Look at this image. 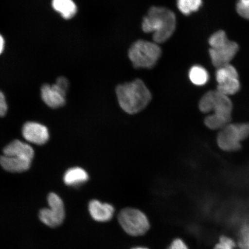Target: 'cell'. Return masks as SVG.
Masks as SVG:
<instances>
[{
	"instance_id": "8",
	"label": "cell",
	"mask_w": 249,
	"mask_h": 249,
	"mask_svg": "<svg viewBox=\"0 0 249 249\" xmlns=\"http://www.w3.org/2000/svg\"><path fill=\"white\" fill-rule=\"evenodd\" d=\"M22 135L27 142L36 145L45 144L49 139L47 127L35 122H28L24 124Z\"/></svg>"
},
{
	"instance_id": "27",
	"label": "cell",
	"mask_w": 249,
	"mask_h": 249,
	"mask_svg": "<svg viewBox=\"0 0 249 249\" xmlns=\"http://www.w3.org/2000/svg\"><path fill=\"white\" fill-rule=\"evenodd\" d=\"M167 249H189V248L182 239H176Z\"/></svg>"
},
{
	"instance_id": "22",
	"label": "cell",
	"mask_w": 249,
	"mask_h": 249,
	"mask_svg": "<svg viewBox=\"0 0 249 249\" xmlns=\"http://www.w3.org/2000/svg\"><path fill=\"white\" fill-rule=\"evenodd\" d=\"M236 244L240 249H249V224L245 223L241 227Z\"/></svg>"
},
{
	"instance_id": "25",
	"label": "cell",
	"mask_w": 249,
	"mask_h": 249,
	"mask_svg": "<svg viewBox=\"0 0 249 249\" xmlns=\"http://www.w3.org/2000/svg\"><path fill=\"white\" fill-rule=\"evenodd\" d=\"M236 11L241 17L249 20V4L243 5L238 2L236 4Z\"/></svg>"
},
{
	"instance_id": "21",
	"label": "cell",
	"mask_w": 249,
	"mask_h": 249,
	"mask_svg": "<svg viewBox=\"0 0 249 249\" xmlns=\"http://www.w3.org/2000/svg\"><path fill=\"white\" fill-rule=\"evenodd\" d=\"M201 5L202 0H177V7L185 15L197 11Z\"/></svg>"
},
{
	"instance_id": "6",
	"label": "cell",
	"mask_w": 249,
	"mask_h": 249,
	"mask_svg": "<svg viewBox=\"0 0 249 249\" xmlns=\"http://www.w3.org/2000/svg\"><path fill=\"white\" fill-rule=\"evenodd\" d=\"M48 202L49 208H43L39 211V218L46 226L55 228L64 222L65 217L64 202L54 193L49 195Z\"/></svg>"
},
{
	"instance_id": "9",
	"label": "cell",
	"mask_w": 249,
	"mask_h": 249,
	"mask_svg": "<svg viewBox=\"0 0 249 249\" xmlns=\"http://www.w3.org/2000/svg\"><path fill=\"white\" fill-rule=\"evenodd\" d=\"M67 91L56 84L52 86L44 85L41 88V97L45 104L53 108H57L65 104Z\"/></svg>"
},
{
	"instance_id": "16",
	"label": "cell",
	"mask_w": 249,
	"mask_h": 249,
	"mask_svg": "<svg viewBox=\"0 0 249 249\" xmlns=\"http://www.w3.org/2000/svg\"><path fill=\"white\" fill-rule=\"evenodd\" d=\"M231 122L227 118L213 113L208 114L204 120V124L208 129L218 132Z\"/></svg>"
},
{
	"instance_id": "5",
	"label": "cell",
	"mask_w": 249,
	"mask_h": 249,
	"mask_svg": "<svg viewBox=\"0 0 249 249\" xmlns=\"http://www.w3.org/2000/svg\"><path fill=\"white\" fill-rule=\"evenodd\" d=\"M118 220L124 231L133 236L145 234L150 227L147 216L135 208H126L121 210Z\"/></svg>"
},
{
	"instance_id": "4",
	"label": "cell",
	"mask_w": 249,
	"mask_h": 249,
	"mask_svg": "<svg viewBox=\"0 0 249 249\" xmlns=\"http://www.w3.org/2000/svg\"><path fill=\"white\" fill-rule=\"evenodd\" d=\"M161 54V49L158 43L139 40L130 47L128 55L135 68L150 69L157 64Z\"/></svg>"
},
{
	"instance_id": "11",
	"label": "cell",
	"mask_w": 249,
	"mask_h": 249,
	"mask_svg": "<svg viewBox=\"0 0 249 249\" xmlns=\"http://www.w3.org/2000/svg\"><path fill=\"white\" fill-rule=\"evenodd\" d=\"M3 155L32 160L34 151L32 147L27 143L15 140L3 149Z\"/></svg>"
},
{
	"instance_id": "31",
	"label": "cell",
	"mask_w": 249,
	"mask_h": 249,
	"mask_svg": "<svg viewBox=\"0 0 249 249\" xmlns=\"http://www.w3.org/2000/svg\"><path fill=\"white\" fill-rule=\"evenodd\" d=\"M132 249H148L144 248V247H137V248H133Z\"/></svg>"
},
{
	"instance_id": "18",
	"label": "cell",
	"mask_w": 249,
	"mask_h": 249,
	"mask_svg": "<svg viewBox=\"0 0 249 249\" xmlns=\"http://www.w3.org/2000/svg\"><path fill=\"white\" fill-rule=\"evenodd\" d=\"M241 89V84L238 78H233L217 85L216 90L222 94L230 96L236 94Z\"/></svg>"
},
{
	"instance_id": "7",
	"label": "cell",
	"mask_w": 249,
	"mask_h": 249,
	"mask_svg": "<svg viewBox=\"0 0 249 249\" xmlns=\"http://www.w3.org/2000/svg\"><path fill=\"white\" fill-rule=\"evenodd\" d=\"M238 50L237 43L230 40L222 45L210 48L209 53L212 63L217 69L229 64L237 53Z\"/></svg>"
},
{
	"instance_id": "20",
	"label": "cell",
	"mask_w": 249,
	"mask_h": 249,
	"mask_svg": "<svg viewBox=\"0 0 249 249\" xmlns=\"http://www.w3.org/2000/svg\"><path fill=\"white\" fill-rule=\"evenodd\" d=\"M233 78H238L237 71L234 67L229 64L225 66L217 68L216 73V79L218 85L222 84L226 80Z\"/></svg>"
},
{
	"instance_id": "24",
	"label": "cell",
	"mask_w": 249,
	"mask_h": 249,
	"mask_svg": "<svg viewBox=\"0 0 249 249\" xmlns=\"http://www.w3.org/2000/svg\"><path fill=\"white\" fill-rule=\"evenodd\" d=\"M229 39L227 38V35L225 31L220 30L214 33L209 39V44L211 48H216L224 44L228 41Z\"/></svg>"
},
{
	"instance_id": "23",
	"label": "cell",
	"mask_w": 249,
	"mask_h": 249,
	"mask_svg": "<svg viewBox=\"0 0 249 249\" xmlns=\"http://www.w3.org/2000/svg\"><path fill=\"white\" fill-rule=\"evenodd\" d=\"M237 247L236 241L228 235H222L214 246L213 249H235Z\"/></svg>"
},
{
	"instance_id": "12",
	"label": "cell",
	"mask_w": 249,
	"mask_h": 249,
	"mask_svg": "<svg viewBox=\"0 0 249 249\" xmlns=\"http://www.w3.org/2000/svg\"><path fill=\"white\" fill-rule=\"evenodd\" d=\"M31 161L32 160L4 155L0 157V164L1 167L11 173H21L29 170Z\"/></svg>"
},
{
	"instance_id": "29",
	"label": "cell",
	"mask_w": 249,
	"mask_h": 249,
	"mask_svg": "<svg viewBox=\"0 0 249 249\" xmlns=\"http://www.w3.org/2000/svg\"><path fill=\"white\" fill-rule=\"evenodd\" d=\"M5 46V40L2 36L0 34V54L4 51Z\"/></svg>"
},
{
	"instance_id": "1",
	"label": "cell",
	"mask_w": 249,
	"mask_h": 249,
	"mask_svg": "<svg viewBox=\"0 0 249 249\" xmlns=\"http://www.w3.org/2000/svg\"><path fill=\"white\" fill-rule=\"evenodd\" d=\"M176 17L172 11L164 7H152L143 18L142 29L153 33L154 42L162 43L171 38L175 31Z\"/></svg>"
},
{
	"instance_id": "26",
	"label": "cell",
	"mask_w": 249,
	"mask_h": 249,
	"mask_svg": "<svg viewBox=\"0 0 249 249\" xmlns=\"http://www.w3.org/2000/svg\"><path fill=\"white\" fill-rule=\"evenodd\" d=\"M8 105L5 96L1 91H0V117H4L7 114Z\"/></svg>"
},
{
	"instance_id": "10",
	"label": "cell",
	"mask_w": 249,
	"mask_h": 249,
	"mask_svg": "<svg viewBox=\"0 0 249 249\" xmlns=\"http://www.w3.org/2000/svg\"><path fill=\"white\" fill-rule=\"evenodd\" d=\"M89 211L92 219L98 222H107L113 218L114 208L113 205L104 203L97 200L89 202Z\"/></svg>"
},
{
	"instance_id": "15",
	"label": "cell",
	"mask_w": 249,
	"mask_h": 249,
	"mask_svg": "<svg viewBox=\"0 0 249 249\" xmlns=\"http://www.w3.org/2000/svg\"><path fill=\"white\" fill-rule=\"evenodd\" d=\"M52 7L65 19H71L77 13V6L73 0H53Z\"/></svg>"
},
{
	"instance_id": "14",
	"label": "cell",
	"mask_w": 249,
	"mask_h": 249,
	"mask_svg": "<svg viewBox=\"0 0 249 249\" xmlns=\"http://www.w3.org/2000/svg\"><path fill=\"white\" fill-rule=\"evenodd\" d=\"M89 176L86 171L79 167L71 168L64 176L65 184L70 186H78L89 180Z\"/></svg>"
},
{
	"instance_id": "13",
	"label": "cell",
	"mask_w": 249,
	"mask_h": 249,
	"mask_svg": "<svg viewBox=\"0 0 249 249\" xmlns=\"http://www.w3.org/2000/svg\"><path fill=\"white\" fill-rule=\"evenodd\" d=\"M233 110V105L231 99L229 96L222 94L216 89V100L213 113L232 121Z\"/></svg>"
},
{
	"instance_id": "3",
	"label": "cell",
	"mask_w": 249,
	"mask_h": 249,
	"mask_svg": "<svg viewBox=\"0 0 249 249\" xmlns=\"http://www.w3.org/2000/svg\"><path fill=\"white\" fill-rule=\"evenodd\" d=\"M249 139V122L230 123L217 132L216 144L223 152L240 151L242 142Z\"/></svg>"
},
{
	"instance_id": "17",
	"label": "cell",
	"mask_w": 249,
	"mask_h": 249,
	"mask_svg": "<svg viewBox=\"0 0 249 249\" xmlns=\"http://www.w3.org/2000/svg\"><path fill=\"white\" fill-rule=\"evenodd\" d=\"M215 100L216 90L207 92L199 101V110L204 114H209L213 113Z\"/></svg>"
},
{
	"instance_id": "2",
	"label": "cell",
	"mask_w": 249,
	"mask_h": 249,
	"mask_svg": "<svg viewBox=\"0 0 249 249\" xmlns=\"http://www.w3.org/2000/svg\"><path fill=\"white\" fill-rule=\"evenodd\" d=\"M116 95L121 108L129 114H135L144 110L152 99L150 91L139 79L118 86Z\"/></svg>"
},
{
	"instance_id": "28",
	"label": "cell",
	"mask_w": 249,
	"mask_h": 249,
	"mask_svg": "<svg viewBox=\"0 0 249 249\" xmlns=\"http://www.w3.org/2000/svg\"><path fill=\"white\" fill-rule=\"evenodd\" d=\"M55 84L67 92V90L69 88V82H68L66 78L64 77H58Z\"/></svg>"
},
{
	"instance_id": "30",
	"label": "cell",
	"mask_w": 249,
	"mask_h": 249,
	"mask_svg": "<svg viewBox=\"0 0 249 249\" xmlns=\"http://www.w3.org/2000/svg\"><path fill=\"white\" fill-rule=\"evenodd\" d=\"M238 2L243 5L249 4V0H239Z\"/></svg>"
},
{
	"instance_id": "19",
	"label": "cell",
	"mask_w": 249,
	"mask_h": 249,
	"mask_svg": "<svg viewBox=\"0 0 249 249\" xmlns=\"http://www.w3.org/2000/svg\"><path fill=\"white\" fill-rule=\"evenodd\" d=\"M189 79L193 84L198 86L205 85L209 80V74L203 67H193L189 71Z\"/></svg>"
}]
</instances>
